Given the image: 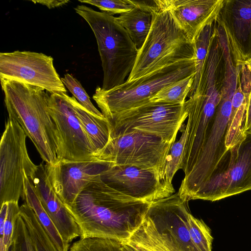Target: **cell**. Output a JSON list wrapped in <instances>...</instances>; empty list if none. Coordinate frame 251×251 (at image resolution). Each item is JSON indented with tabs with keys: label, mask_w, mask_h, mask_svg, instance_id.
I'll list each match as a JSON object with an SVG mask.
<instances>
[{
	"label": "cell",
	"mask_w": 251,
	"mask_h": 251,
	"mask_svg": "<svg viewBox=\"0 0 251 251\" xmlns=\"http://www.w3.org/2000/svg\"><path fill=\"white\" fill-rule=\"evenodd\" d=\"M64 86L69 90L77 101L94 116L104 119L105 117L92 103L90 97L80 82L71 75L66 74L61 78Z\"/></svg>",
	"instance_id": "cell-29"
},
{
	"label": "cell",
	"mask_w": 251,
	"mask_h": 251,
	"mask_svg": "<svg viewBox=\"0 0 251 251\" xmlns=\"http://www.w3.org/2000/svg\"><path fill=\"white\" fill-rule=\"evenodd\" d=\"M152 14L150 31L143 46L138 50L127 82L132 81L164 66L194 58L193 43L170 12L158 4Z\"/></svg>",
	"instance_id": "cell-4"
},
{
	"label": "cell",
	"mask_w": 251,
	"mask_h": 251,
	"mask_svg": "<svg viewBox=\"0 0 251 251\" xmlns=\"http://www.w3.org/2000/svg\"><path fill=\"white\" fill-rule=\"evenodd\" d=\"M188 133V125L186 124L179 139L172 144L166 159L162 174L166 183L170 187H173V178L181 168Z\"/></svg>",
	"instance_id": "cell-26"
},
{
	"label": "cell",
	"mask_w": 251,
	"mask_h": 251,
	"mask_svg": "<svg viewBox=\"0 0 251 251\" xmlns=\"http://www.w3.org/2000/svg\"><path fill=\"white\" fill-rule=\"evenodd\" d=\"M68 97L65 93H53L50 94L48 99L50 113L59 138L58 161L96 160L95 149Z\"/></svg>",
	"instance_id": "cell-9"
},
{
	"label": "cell",
	"mask_w": 251,
	"mask_h": 251,
	"mask_svg": "<svg viewBox=\"0 0 251 251\" xmlns=\"http://www.w3.org/2000/svg\"><path fill=\"white\" fill-rule=\"evenodd\" d=\"M195 74L194 59L181 61L109 90L98 86L93 99L109 121L118 114L150 102L162 89Z\"/></svg>",
	"instance_id": "cell-5"
},
{
	"label": "cell",
	"mask_w": 251,
	"mask_h": 251,
	"mask_svg": "<svg viewBox=\"0 0 251 251\" xmlns=\"http://www.w3.org/2000/svg\"><path fill=\"white\" fill-rule=\"evenodd\" d=\"M187 224L193 243L199 251H212L213 237L209 227L188 211Z\"/></svg>",
	"instance_id": "cell-27"
},
{
	"label": "cell",
	"mask_w": 251,
	"mask_h": 251,
	"mask_svg": "<svg viewBox=\"0 0 251 251\" xmlns=\"http://www.w3.org/2000/svg\"><path fill=\"white\" fill-rule=\"evenodd\" d=\"M251 190V135L230 150L228 161L207 181L193 200L216 201Z\"/></svg>",
	"instance_id": "cell-11"
},
{
	"label": "cell",
	"mask_w": 251,
	"mask_h": 251,
	"mask_svg": "<svg viewBox=\"0 0 251 251\" xmlns=\"http://www.w3.org/2000/svg\"><path fill=\"white\" fill-rule=\"evenodd\" d=\"M245 92L239 83L231 99V111L226 136V146L228 151L241 144L246 138L244 132L247 98Z\"/></svg>",
	"instance_id": "cell-20"
},
{
	"label": "cell",
	"mask_w": 251,
	"mask_h": 251,
	"mask_svg": "<svg viewBox=\"0 0 251 251\" xmlns=\"http://www.w3.org/2000/svg\"><path fill=\"white\" fill-rule=\"evenodd\" d=\"M27 135L19 123L9 118L0 143V202H18L26 177L32 182L38 168L30 158Z\"/></svg>",
	"instance_id": "cell-7"
},
{
	"label": "cell",
	"mask_w": 251,
	"mask_h": 251,
	"mask_svg": "<svg viewBox=\"0 0 251 251\" xmlns=\"http://www.w3.org/2000/svg\"><path fill=\"white\" fill-rule=\"evenodd\" d=\"M53 60L51 56L40 52L19 50L1 52L0 78L41 87L50 94H67Z\"/></svg>",
	"instance_id": "cell-10"
},
{
	"label": "cell",
	"mask_w": 251,
	"mask_h": 251,
	"mask_svg": "<svg viewBox=\"0 0 251 251\" xmlns=\"http://www.w3.org/2000/svg\"><path fill=\"white\" fill-rule=\"evenodd\" d=\"M188 202L178 193L152 202L147 214L158 226L168 232L181 251H199L191 239L187 224Z\"/></svg>",
	"instance_id": "cell-16"
},
{
	"label": "cell",
	"mask_w": 251,
	"mask_h": 251,
	"mask_svg": "<svg viewBox=\"0 0 251 251\" xmlns=\"http://www.w3.org/2000/svg\"><path fill=\"white\" fill-rule=\"evenodd\" d=\"M0 206V251H9L12 244L20 206L17 201L5 202Z\"/></svg>",
	"instance_id": "cell-24"
},
{
	"label": "cell",
	"mask_w": 251,
	"mask_h": 251,
	"mask_svg": "<svg viewBox=\"0 0 251 251\" xmlns=\"http://www.w3.org/2000/svg\"><path fill=\"white\" fill-rule=\"evenodd\" d=\"M136 251H181L171 234L147 214L141 224L125 241Z\"/></svg>",
	"instance_id": "cell-18"
},
{
	"label": "cell",
	"mask_w": 251,
	"mask_h": 251,
	"mask_svg": "<svg viewBox=\"0 0 251 251\" xmlns=\"http://www.w3.org/2000/svg\"><path fill=\"white\" fill-rule=\"evenodd\" d=\"M173 143L155 135L130 130L110 135L106 145L95 157L111 166H134L157 170L162 176L166 159Z\"/></svg>",
	"instance_id": "cell-6"
},
{
	"label": "cell",
	"mask_w": 251,
	"mask_h": 251,
	"mask_svg": "<svg viewBox=\"0 0 251 251\" xmlns=\"http://www.w3.org/2000/svg\"><path fill=\"white\" fill-rule=\"evenodd\" d=\"M76 115L97 153L106 145L110 137V126L106 119L94 116L73 97H68Z\"/></svg>",
	"instance_id": "cell-19"
},
{
	"label": "cell",
	"mask_w": 251,
	"mask_h": 251,
	"mask_svg": "<svg viewBox=\"0 0 251 251\" xmlns=\"http://www.w3.org/2000/svg\"><path fill=\"white\" fill-rule=\"evenodd\" d=\"M151 203L118 191L100 176L67 207L80 228L81 239L102 238L125 242L141 224Z\"/></svg>",
	"instance_id": "cell-1"
},
{
	"label": "cell",
	"mask_w": 251,
	"mask_h": 251,
	"mask_svg": "<svg viewBox=\"0 0 251 251\" xmlns=\"http://www.w3.org/2000/svg\"><path fill=\"white\" fill-rule=\"evenodd\" d=\"M23 199L32 209L37 218L59 251H69L70 244L65 241L43 208L32 182L26 177Z\"/></svg>",
	"instance_id": "cell-22"
},
{
	"label": "cell",
	"mask_w": 251,
	"mask_h": 251,
	"mask_svg": "<svg viewBox=\"0 0 251 251\" xmlns=\"http://www.w3.org/2000/svg\"><path fill=\"white\" fill-rule=\"evenodd\" d=\"M216 22L222 29L237 66L249 59L251 46V0H224Z\"/></svg>",
	"instance_id": "cell-14"
},
{
	"label": "cell",
	"mask_w": 251,
	"mask_h": 251,
	"mask_svg": "<svg viewBox=\"0 0 251 251\" xmlns=\"http://www.w3.org/2000/svg\"><path fill=\"white\" fill-rule=\"evenodd\" d=\"M126 30L138 50L144 43L150 31L152 21V12L136 5L130 11L116 17Z\"/></svg>",
	"instance_id": "cell-21"
},
{
	"label": "cell",
	"mask_w": 251,
	"mask_h": 251,
	"mask_svg": "<svg viewBox=\"0 0 251 251\" xmlns=\"http://www.w3.org/2000/svg\"><path fill=\"white\" fill-rule=\"evenodd\" d=\"M69 251H125L122 241L108 238H86L72 244Z\"/></svg>",
	"instance_id": "cell-28"
},
{
	"label": "cell",
	"mask_w": 251,
	"mask_h": 251,
	"mask_svg": "<svg viewBox=\"0 0 251 251\" xmlns=\"http://www.w3.org/2000/svg\"><path fill=\"white\" fill-rule=\"evenodd\" d=\"M158 5L172 15L193 43L207 25L216 22L224 0H157Z\"/></svg>",
	"instance_id": "cell-15"
},
{
	"label": "cell",
	"mask_w": 251,
	"mask_h": 251,
	"mask_svg": "<svg viewBox=\"0 0 251 251\" xmlns=\"http://www.w3.org/2000/svg\"><path fill=\"white\" fill-rule=\"evenodd\" d=\"M194 76L193 75L170 84L158 92L150 102L183 104L191 89Z\"/></svg>",
	"instance_id": "cell-25"
},
{
	"label": "cell",
	"mask_w": 251,
	"mask_h": 251,
	"mask_svg": "<svg viewBox=\"0 0 251 251\" xmlns=\"http://www.w3.org/2000/svg\"><path fill=\"white\" fill-rule=\"evenodd\" d=\"M8 117L22 126L46 163L58 161L59 138L42 88L12 79H0Z\"/></svg>",
	"instance_id": "cell-2"
},
{
	"label": "cell",
	"mask_w": 251,
	"mask_h": 251,
	"mask_svg": "<svg viewBox=\"0 0 251 251\" xmlns=\"http://www.w3.org/2000/svg\"><path fill=\"white\" fill-rule=\"evenodd\" d=\"M101 179L118 191L138 200L152 203L175 193L159 171L134 166H110Z\"/></svg>",
	"instance_id": "cell-12"
},
{
	"label": "cell",
	"mask_w": 251,
	"mask_h": 251,
	"mask_svg": "<svg viewBox=\"0 0 251 251\" xmlns=\"http://www.w3.org/2000/svg\"><path fill=\"white\" fill-rule=\"evenodd\" d=\"M246 65L248 68L251 75V55L249 57V58L245 62V63L244 64Z\"/></svg>",
	"instance_id": "cell-34"
},
{
	"label": "cell",
	"mask_w": 251,
	"mask_h": 251,
	"mask_svg": "<svg viewBox=\"0 0 251 251\" xmlns=\"http://www.w3.org/2000/svg\"><path fill=\"white\" fill-rule=\"evenodd\" d=\"M96 37L103 72L101 88L109 90L125 81L134 67L138 50L116 17L85 5L75 8Z\"/></svg>",
	"instance_id": "cell-3"
},
{
	"label": "cell",
	"mask_w": 251,
	"mask_h": 251,
	"mask_svg": "<svg viewBox=\"0 0 251 251\" xmlns=\"http://www.w3.org/2000/svg\"><path fill=\"white\" fill-rule=\"evenodd\" d=\"M246 134L251 135V91L250 90L247 98L245 121L244 127Z\"/></svg>",
	"instance_id": "cell-31"
},
{
	"label": "cell",
	"mask_w": 251,
	"mask_h": 251,
	"mask_svg": "<svg viewBox=\"0 0 251 251\" xmlns=\"http://www.w3.org/2000/svg\"><path fill=\"white\" fill-rule=\"evenodd\" d=\"M111 165L96 159L89 161L45 164L50 185L67 207L71 206L84 188Z\"/></svg>",
	"instance_id": "cell-13"
},
{
	"label": "cell",
	"mask_w": 251,
	"mask_h": 251,
	"mask_svg": "<svg viewBox=\"0 0 251 251\" xmlns=\"http://www.w3.org/2000/svg\"><path fill=\"white\" fill-rule=\"evenodd\" d=\"M187 117L184 103L179 105L149 102L122 112L108 122L111 135L135 129L174 143Z\"/></svg>",
	"instance_id": "cell-8"
},
{
	"label": "cell",
	"mask_w": 251,
	"mask_h": 251,
	"mask_svg": "<svg viewBox=\"0 0 251 251\" xmlns=\"http://www.w3.org/2000/svg\"><path fill=\"white\" fill-rule=\"evenodd\" d=\"M34 3H38L46 5L49 9L61 6L69 2L66 0H32Z\"/></svg>",
	"instance_id": "cell-32"
},
{
	"label": "cell",
	"mask_w": 251,
	"mask_h": 251,
	"mask_svg": "<svg viewBox=\"0 0 251 251\" xmlns=\"http://www.w3.org/2000/svg\"><path fill=\"white\" fill-rule=\"evenodd\" d=\"M79 1L94 5L102 12L111 15L116 14L121 15L135 7L129 0H84Z\"/></svg>",
	"instance_id": "cell-30"
},
{
	"label": "cell",
	"mask_w": 251,
	"mask_h": 251,
	"mask_svg": "<svg viewBox=\"0 0 251 251\" xmlns=\"http://www.w3.org/2000/svg\"><path fill=\"white\" fill-rule=\"evenodd\" d=\"M32 183L43 208L63 240L70 244L74 239L80 236V228L74 218L52 189L44 164L38 165Z\"/></svg>",
	"instance_id": "cell-17"
},
{
	"label": "cell",
	"mask_w": 251,
	"mask_h": 251,
	"mask_svg": "<svg viewBox=\"0 0 251 251\" xmlns=\"http://www.w3.org/2000/svg\"><path fill=\"white\" fill-rule=\"evenodd\" d=\"M214 24L206 26L193 42L195 74L193 85L188 96V98L194 94L199 85L212 40L214 28Z\"/></svg>",
	"instance_id": "cell-23"
},
{
	"label": "cell",
	"mask_w": 251,
	"mask_h": 251,
	"mask_svg": "<svg viewBox=\"0 0 251 251\" xmlns=\"http://www.w3.org/2000/svg\"><path fill=\"white\" fill-rule=\"evenodd\" d=\"M122 243L124 249L125 251H136L133 247L126 243L123 242H122Z\"/></svg>",
	"instance_id": "cell-33"
}]
</instances>
